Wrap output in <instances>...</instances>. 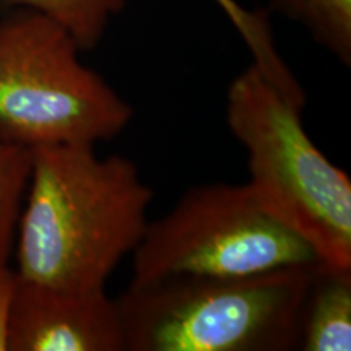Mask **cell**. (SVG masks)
<instances>
[{
    "label": "cell",
    "instance_id": "1",
    "mask_svg": "<svg viewBox=\"0 0 351 351\" xmlns=\"http://www.w3.org/2000/svg\"><path fill=\"white\" fill-rule=\"evenodd\" d=\"M91 143L32 148V171L16 226L15 271L65 291L106 289L148 226L153 189L121 155Z\"/></svg>",
    "mask_w": 351,
    "mask_h": 351
},
{
    "label": "cell",
    "instance_id": "2",
    "mask_svg": "<svg viewBox=\"0 0 351 351\" xmlns=\"http://www.w3.org/2000/svg\"><path fill=\"white\" fill-rule=\"evenodd\" d=\"M314 265L129 285L116 300L124 351L298 350Z\"/></svg>",
    "mask_w": 351,
    "mask_h": 351
},
{
    "label": "cell",
    "instance_id": "3",
    "mask_svg": "<svg viewBox=\"0 0 351 351\" xmlns=\"http://www.w3.org/2000/svg\"><path fill=\"white\" fill-rule=\"evenodd\" d=\"M302 111L251 64L228 86L226 125L247 153L245 182L263 212L320 263L351 269V181L315 147Z\"/></svg>",
    "mask_w": 351,
    "mask_h": 351
},
{
    "label": "cell",
    "instance_id": "4",
    "mask_svg": "<svg viewBox=\"0 0 351 351\" xmlns=\"http://www.w3.org/2000/svg\"><path fill=\"white\" fill-rule=\"evenodd\" d=\"M78 44L41 13H0V138L26 148L101 143L134 119V108L93 69Z\"/></svg>",
    "mask_w": 351,
    "mask_h": 351
},
{
    "label": "cell",
    "instance_id": "5",
    "mask_svg": "<svg viewBox=\"0 0 351 351\" xmlns=\"http://www.w3.org/2000/svg\"><path fill=\"white\" fill-rule=\"evenodd\" d=\"M295 232L263 212L247 184L189 189L165 217L148 221L132 252V282L173 276H245L317 263Z\"/></svg>",
    "mask_w": 351,
    "mask_h": 351
},
{
    "label": "cell",
    "instance_id": "6",
    "mask_svg": "<svg viewBox=\"0 0 351 351\" xmlns=\"http://www.w3.org/2000/svg\"><path fill=\"white\" fill-rule=\"evenodd\" d=\"M7 351H124L117 301L106 289L65 291L16 274Z\"/></svg>",
    "mask_w": 351,
    "mask_h": 351
},
{
    "label": "cell",
    "instance_id": "7",
    "mask_svg": "<svg viewBox=\"0 0 351 351\" xmlns=\"http://www.w3.org/2000/svg\"><path fill=\"white\" fill-rule=\"evenodd\" d=\"M298 350H351V269H335L320 262L313 267Z\"/></svg>",
    "mask_w": 351,
    "mask_h": 351
},
{
    "label": "cell",
    "instance_id": "8",
    "mask_svg": "<svg viewBox=\"0 0 351 351\" xmlns=\"http://www.w3.org/2000/svg\"><path fill=\"white\" fill-rule=\"evenodd\" d=\"M219 8L238 29L245 46L252 54V64L261 70L271 85L288 101L300 108H306V91L293 75L291 70L276 51L269 16L265 12H251L236 0H215Z\"/></svg>",
    "mask_w": 351,
    "mask_h": 351
},
{
    "label": "cell",
    "instance_id": "9",
    "mask_svg": "<svg viewBox=\"0 0 351 351\" xmlns=\"http://www.w3.org/2000/svg\"><path fill=\"white\" fill-rule=\"evenodd\" d=\"M125 5L127 0H0V13L15 8L41 13L62 26L82 51H91Z\"/></svg>",
    "mask_w": 351,
    "mask_h": 351
},
{
    "label": "cell",
    "instance_id": "10",
    "mask_svg": "<svg viewBox=\"0 0 351 351\" xmlns=\"http://www.w3.org/2000/svg\"><path fill=\"white\" fill-rule=\"evenodd\" d=\"M274 10L296 21L319 46L351 65V0H270Z\"/></svg>",
    "mask_w": 351,
    "mask_h": 351
},
{
    "label": "cell",
    "instance_id": "11",
    "mask_svg": "<svg viewBox=\"0 0 351 351\" xmlns=\"http://www.w3.org/2000/svg\"><path fill=\"white\" fill-rule=\"evenodd\" d=\"M32 171V148L0 138V265H8Z\"/></svg>",
    "mask_w": 351,
    "mask_h": 351
},
{
    "label": "cell",
    "instance_id": "12",
    "mask_svg": "<svg viewBox=\"0 0 351 351\" xmlns=\"http://www.w3.org/2000/svg\"><path fill=\"white\" fill-rule=\"evenodd\" d=\"M15 287L16 271L8 269V265H0V351H7L8 317Z\"/></svg>",
    "mask_w": 351,
    "mask_h": 351
}]
</instances>
